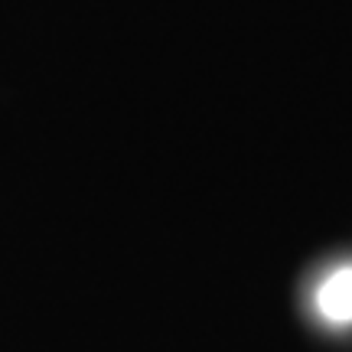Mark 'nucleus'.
<instances>
[{
  "label": "nucleus",
  "mask_w": 352,
  "mask_h": 352,
  "mask_svg": "<svg viewBox=\"0 0 352 352\" xmlns=\"http://www.w3.org/2000/svg\"><path fill=\"white\" fill-rule=\"evenodd\" d=\"M314 307L329 327H349L352 323V264L333 267L316 284Z\"/></svg>",
  "instance_id": "f257e3e1"
}]
</instances>
